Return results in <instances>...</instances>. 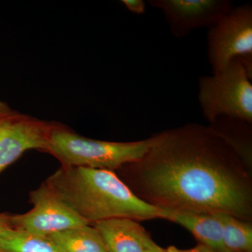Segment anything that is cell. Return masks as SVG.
Segmentation results:
<instances>
[{
  "label": "cell",
  "mask_w": 252,
  "mask_h": 252,
  "mask_svg": "<svg viewBox=\"0 0 252 252\" xmlns=\"http://www.w3.org/2000/svg\"><path fill=\"white\" fill-rule=\"evenodd\" d=\"M45 185L89 224L114 218L162 219V209L137 197L112 170L62 165Z\"/></svg>",
  "instance_id": "7a4b0ae2"
},
{
  "label": "cell",
  "mask_w": 252,
  "mask_h": 252,
  "mask_svg": "<svg viewBox=\"0 0 252 252\" xmlns=\"http://www.w3.org/2000/svg\"><path fill=\"white\" fill-rule=\"evenodd\" d=\"M166 250L167 252H215L212 249L200 243L195 248L189 250H180L175 247L170 246Z\"/></svg>",
  "instance_id": "2e32d148"
},
{
  "label": "cell",
  "mask_w": 252,
  "mask_h": 252,
  "mask_svg": "<svg viewBox=\"0 0 252 252\" xmlns=\"http://www.w3.org/2000/svg\"><path fill=\"white\" fill-rule=\"evenodd\" d=\"M61 252H108L98 231L91 224L48 235Z\"/></svg>",
  "instance_id": "8fae6325"
},
{
  "label": "cell",
  "mask_w": 252,
  "mask_h": 252,
  "mask_svg": "<svg viewBox=\"0 0 252 252\" xmlns=\"http://www.w3.org/2000/svg\"><path fill=\"white\" fill-rule=\"evenodd\" d=\"M0 252H61L46 236L9 228L0 235Z\"/></svg>",
  "instance_id": "7c38bea8"
},
{
  "label": "cell",
  "mask_w": 252,
  "mask_h": 252,
  "mask_svg": "<svg viewBox=\"0 0 252 252\" xmlns=\"http://www.w3.org/2000/svg\"><path fill=\"white\" fill-rule=\"evenodd\" d=\"M108 252H147L152 240L136 220L114 218L94 223Z\"/></svg>",
  "instance_id": "9c48e42d"
},
{
  "label": "cell",
  "mask_w": 252,
  "mask_h": 252,
  "mask_svg": "<svg viewBox=\"0 0 252 252\" xmlns=\"http://www.w3.org/2000/svg\"><path fill=\"white\" fill-rule=\"evenodd\" d=\"M32 208L23 215H11V227L48 236L70 228L89 224L60 200L45 185L30 193Z\"/></svg>",
  "instance_id": "8992f818"
},
{
  "label": "cell",
  "mask_w": 252,
  "mask_h": 252,
  "mask_svg": "<svg viewBox=\"0 0 252 252\" xmlns=\"http://www.w3.org/2000/svg\"><path fill=\"white\" fill-rule=\"evenodd\" d=\"M122 2L129 11L134 14H143L145 12L146 5L142 0H124Z\"/></svg>",
  "instance_id": "9a60e30c"
},
{
  "label": "cell",
  "mask_w": 252,
  "mask_h": 252,
  "mask_svg": "<svg viewBox=\"0 0 252 252\" xmlns=\"http://www.w3.org/2000/svg\"><path fill=\"white\" fill-rule=\"evenodd\" d=\"M149 3L162 10L172 34L178 38L197 28H210L233 7L228 0H150Z\"/></svg>",
  "instance_id": "52a82bcc"
},
{
  "label": "cell",
  "mask_w": 252,
  "mask_h": 252,
  "mask_svg": "<svg viewBox=\"0 0 252 252\" xmlns=\"http://www.w3.org/2000/svg\"><path fill=\"white\" fill-rule=\"evenodd\" d=\"M222 226L224 248L228 252H252V225L225 213H215Z\"/></svg>",
  "instance_id": "4fadbf2b"
},
{
  "label": "cell",
  "mask_w": 252,
  "mask_h": 252,
  "mask_svg": "<svg viewBox=\"0 0 252 252\" xmlns=\"http://www.w3.org/2000/svg\"><path fill=\"white\" fill-rule=\"evenodd\" d=\"M12 228L11 224V215L7 213H0V235L4 230Z\"/></svg>",
  "instance_id": "e0dca14e"
},
{
  "label": "cell",
  "mask_w": 252,
  "mask_h": 252,
  "mask_svg": "<svg viewBox=\"0 0 252 252\" xmlns=\"http://www.w3.org/2000/svg\"><path fill=\"white\" fill-rule=\"evenodd\" d=\"M154 137L142 158L121 167L137 197L163 210L225 213L252 222L248 157L230 136L215 126L190 124Z\"/></svg>",
  "instance_id": "6da1fadb"
},
{
  "label": "cell",
  "mask_w": 252,
  "mask_h": 252,
  "mask_svg": "<svg viewBox=\"0 0 252 252\" xmlns=\"http://www.w3.org/2000/svg\"><path fill=\"white\" fill-rule=\"evenodd\" d=\"M154 142V136L129 142L92 140L56 125L50 135L47 152L62 165L114 171L140 160Z\"/></svg>",
  "instance_id": "3957f363"
},
{
  "label": "cell",
  "mask_w": 252,
  "mask_h": 252,
  "mask_svg": "<svg viewBox=\"0 0 252 252\" xmlns=\"http://www.w3.org/2000/svg\"><path fill=\"white\" fill-rule=\"evenodd\" d=\"M11 107L0 99V139L9 131V129L23 117Z\"/></svg>",
  "instance_id": "5bb4252c"
},
{
  "label": "cell",
  "mask_w": 252,
  "mask_h": 252,
  "mask_svg": "<svg viewBox=\"0 0 252 252\" xmlns=\"http://www.w3.org/2000/svg\"><path fill=\"white\" fill-rule=\"evenodd\" d=\"M207 56L212 73L223 70L238 59L252 72V8L233 7L209 28Z\"/></svg>",
  "instance_id": "5b68a950"
},
{
  "label": "cell",
  "mask_w": 252,
  "mask_h": 252,
  "mask_svg": "<svg viewBox=\"0 0 252 252\" xmlns=\"http://www.w3.org/2000/svg\"><path fill=\"white\" fill-rule=\"evenodd\" d=\"M162 219L175 222L189 230L200 244L215 252H228L224 248L222 226L216 214L163 210Z\"/></svg>",
  "instance_id": "30bf717a"
},
{
  "label": "cell",
  "mask_w": 252,
  "mask_h": 252,
  "mask_svg": "<svg viewBox=\"0 0 252 252\" xmlns=\"http://www.w3.org/2000/svg\"><path fill=\"white\" fill-rule=\"evenodd\" d=\"M147 252H167V250L160 248V247L158 246L157 244H156L154 241H152V243L149 245Z\"/></svg>",
  "instance_id": "ac0fdd59"
},
{
  "label": "cell",
  "mask_w": 252,
  "mask_h": 252,
  "mask_svg": "<svg viewBox=\"0 0 252 252\" xmlns=\"http://www.w3.org/2000/svg\"><path fill=\"white\" fill-rule=\"evenodd\" d=\"M252 72L240 60L198 82V100L203 116L210 124L220 117L252 123Z\"/></svg>",
  "instance_id": "277c9868"
},
{
  "label": "cell",
  "mask_w": 252,
  "mask_h": 252,
  "mask_svg": "<svg viewBox=\"0 0 252 252\" xmlns=\"http://www.w3.org/2000/svg\"><path fill=\"white\" fill-rule=\"evenodd\" d=\"M55 124L24 115L0 139V172L32 149L47 152Z\"/></svg>",
  "instance_id": "ba28073f"
}]
</instances>
